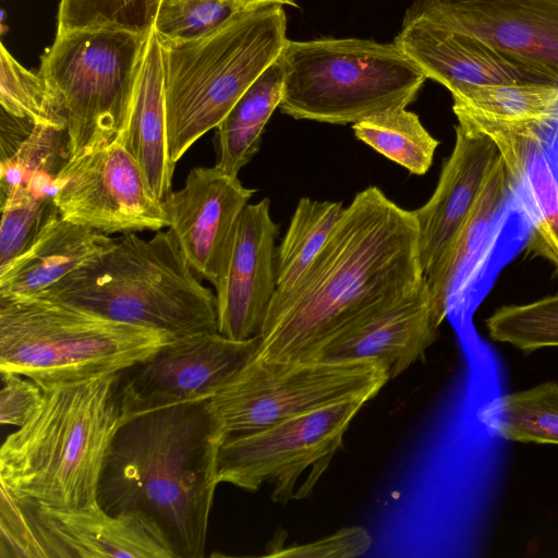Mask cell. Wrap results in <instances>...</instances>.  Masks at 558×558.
Returning <instances> with one entry per match:
<instances>
[{
    "label": "cell",
    "instance_id": "obj_1",
    "mask_svg": "<svg viewBox=\"0 0 558 558\" xmlns=\"http://www.w3.org/2000/svg\"><path fill=\"white\" fill-rule=\"evenodd\" d=\"M425 284L418 227L377 186L359 192L322 251L288 290L276 291L255 357L310 361L331 336Z\"/></svg>",
    "mask_w": 558,
    "mask_h": 558
},
{
    "label": "cell",
    "instance_id": "obj_2",
    "mask_svg": "<svg viewBox=\"0 0 558 558\" xmlns=\"http://www.w3.org/2000/svg\"><path fill=\"white\" fill-rule=\"evenodd\" d=\"M225 438L209 399L124 421L104 463L99 506L153 519L177 558L204 557Z\"/></svg>",
    "mask_w": 558,
    "mask_h": 558
},
{
    "label": "cell",
    "instance_id": "obj_3",
    "mask_svg": "<svg viewBox=\"0 0 558 558\" xmlns=\"http://www.w3.org/2000/svg\"><path fill=\"white\" fill-rule=\"evenodd\" d=\"M120 375L44 390L39 405L0 450V485L57 508L97 502L112 439L123 423Z\"/></svg>",
    "mask_w": 558,
    "mask_h": 558
},
{
    "label": "cell",
    "instance_id": "obj_4",
    "mask_svg": "<svg viewBox=\"0 0 558 558\" xmlns=\"http://www.w3.org/2000/svg\"><path fill=\"white\" fill-rule=\"evenodd\" d=\"M195 275L169 229L149 240L130 232L33 298L68 302L174 337L218 331L216 294Z\"/></svg>",
    "mask_w": 558,
    "mask_h": 558
},
{
    "label": "cell",
    "instance_id": "obj_5",
    "mask_svg": "<svg viewBox=\"0 0 558 558\" xmlns=\"http://www.w3.org/2000/svg\"><path fill=\"white\" fill-rule=\"evenodd\" d=\"M286 31V12L272 3L240 10L197 39L160 41L167 144L173 167L279 58L288 40Z\"/></svg>",
    "mask_w": 558,
    "mask_h": 558
},
{
    "label": "cell",
    "instance_id": "obj_6",
    "mask_svg": "<svg viewBox=\"0 0 558 558\" xmlns=\"http://www.w3.org/2000/svg\"><path fill=\"white\" fill-rule=\"evenodd\" d=\"M174 338L59 300L0 299V371L44 390L121 373Z\"/></svg>",
    "mask_w": 558,
    "mask_h": 558
},
{
    "label": "cell",
    "instance_id": "obj_7",
    "mask_svg": "<svg viewBox=\"0 0 558 558\" xmlns=\"http://www.w3.org/2000/svg\"><path fill=\"white\" fill-rule=\"evenodd\" d=\"M277 60L283 73L280 111L337 125L408 107L427 80L395 43L373 39H288Z\"/></svg>",
    "mask_w": 558,
    "mask_h": 558
},
{
    "label": "cell",
    "instance_id": "obj_8",
    "mask_svg": "<svg viewBox=\"0 0 558 558\" xmlns=\"http://www.w3.org/2000/svg\"><path fill=\"white\" fill-rule=\"evenodd\" d=\"M148 37L111 28L80 29L57 35L41 57L38 74L65 121L69 159L122 134Z\"/></svg>",
    "mask_w": 558,
    "mask_h": 558
},
{
    "label": "cell",
    "instance_id": "obj_9",
    "mask_svg": "<svg viewBox=\"0 0 558 558\" xmlns=\"http://www.w3.org/2000/svg\"><path fill=\"white\" fill-rule=\"evenodd\" d=\"M389 380L372 360L281 362L253 355L209 403L227 437L342 401L368 402Z\"/></svg>",
    "mask_w": 558,
    "mask_h": 558
},
{
    "label": "cell",
    "instance_id": "obj_10",
    "mask_svg": "<svg viewBox=\"0 0 558 558\" xmlns=\"http://www.w3.org/2000/svg\"><path fill=\"white\" fill-rule=\"evenodd\" d=\"M0 533L1 558H177L161 529L144 514H110L98 501L51 507L3 486Z\"/></svg>",
    "mask_w": 558,
    "mask_h": 558
},
{
    "label": "cell",
    "instance_id": "obj_11",
    "mask_svg": "<svg viewBox=\"0 0 558 558\" xmlns=\"http://www.w3.org/2000/svg\"><path fill=\"white\" fill-rule=\"evenodd\" d=\"M366 403L342 401L257 430L227 436L218 453L219 484L253 493L268 483L274 486V501L294 499L301 475L311 471L316 481L319 478Z\"/></svg>",
    "mask_w": 558,
    "mask_h": 558
},
{
    "label": "cell",
    "instance_id": "obj_12",
    "mask_svg": "<svg viewBox=\"0 0 558 558\" xmlns=\"http://www.w3.org/2000/svg\"><path fill=\"white\" fill-rule=\"evenodd\" d=\"M54 204L65 220L107 235L168 227L162 199L116 140L66 161L57 177Z\"/></svg>",
    "mask_w": 558,
    "mask_h": 558
},
{
    "label": "cell",
    "instance_id": "obj_13",
    "mask_svg": "<svg viewBox=\"0 0 558 558\" xmlns=\"http://www.w3.org/2000/svg\"><path fill=\"white\" fill-rule=\"evenodd\" d=\"M259 337L230 339L218 331L177 337L121 372L123 422L155 410L211 398L252 359Z\"/></svg>",
    "mask_w": 558,
    "mask_h": 558
},
{
    "label": "cell",
    "instance_id": "obj_14",
    "mask_svg": "<svg viewBox=\"0 0 558 558\" xmlns=\"http://www.w3.org/2000/svg\"><path fill=\"white\" fill-rule=\"evenodd\" d=\"M254 189L216 166L195 167L184 185L171 191L162 206L180 250L189 265L215 291L223 282L236 230Z\"/></svg>",
    "mask_w": 558,
    "mask_h": 558
},
{
    "label": "cell",
    "instance_id": "obj_15",
    "mask_svg": "<svg viewBox=\"0 0 558 558\" xmlns=\"http://www.w3.org/2000/svg\"><path fill=\"white\" fill-rule=\"evenodd\" d=\"M463 130L488 137L515 183H522L542 136L558 120V84L517 82L471 85L450 93Z\"/></svg>",
    "mask_w": 558,
    "mask_h": 558
},
{
    "label": "cell",
    "instance_id": "obj_16",
    "mask_svg": "<svg viewBox=\"0 0 558 558\" xmlns=\"http://www.w3.org/2000/svg\"><path fill=\"white\" fill-rule=\"evenodd\" d=\"M412 8L558 83V0H416Z\"/></svg>",
    "mask_w": 558,
    "mask_h": 558
},
{
    "label": "cell",
    "instance_id": "obj_17",
    "mask_svg": "<svg viewBox=\"0 0 558 558\" xmlns=\"http://www.w3.org/2000/svg\"><path fill=\"white\" fill-rule=\"evenodd\" d=\"M400 50L450 93L465 86L517 83H556L538 70L513 60L469 34L447 27L410 8L395 39Z\"/></svg>",
    "mask_w": 558,
    "mask_h": 558
},
{
    "label": "cell",
    "instance_id": "obj_18",
    "mask_svg": "<svg viewBox=\"0 0 558 558\" xmlns=\"http://www.w3.org/2000/svg\"><path fill=\"white\" fill-rule=\"evenodd\" d=\"M278 233L268 198L245 207L226 278L216 290L219 333L234 340L259 335L277 290Z\"/></svg>",
    "mask_w": 558,
    "mask_h": 558
},
{
    "label": "cell",
    "instance_id": "obj_19",
    "mask_svg": "<svg viewBox=\"0 0 558 558\" xmlns=\"http://www.w3.org/2000/svg\"><path fill=\"white\" fill-rule=\"evenodd\" d=\"M440 325L425 282L403 301L372 312L331 336L312 360H372L392 379L425 357L439 336Z\"/></svg>",
    "mask_w": 558,
    "mask_h": 558
},
{
    "label": "cell",
    "instance_id": "obj_20",
    "mask_svg": "<svg viewBox=\"0 0 558 558\" xmlns=\"http://www.w3.org/2000/svg\"><path fill=\"white\" fill-rule=\"evenodd\" d=\"M454 131V146L444 161L434 193L413 210L424 277L450 245L501 157L488 137L470 133L458 124Z\"/></svg>",
    "mask_w": 558,
    "mask_h": 558
},
{
    "label": "cell",
    "instance_id": "obj_21",
    "mask_svg": "<svg viewBox=\"0 0 558 558\" xmlns=\"http://www.w3.org/2000/svg\"><path fill=\"white\" fill-rule=\"evenodd\" d=\"M116 241L58 214L21 254L0 268V299L37 296L109 251Z\"/></svg>",
    "mask_w": 558,
    "mask_h": 558
},
{
    "label": "cell",
    "instance_id": "obj_22",
    "mask_svg": "<svg viewBox=\"0 0 558 558\" xmlns=\"http://www.w3.org/2000/svg\"><path fill=\"white\" fill-rule=\"evenodd\" d=\"M138 163L150 190L163 199L171 192L174 168L168 154L165 69L161 43L149 34L125 129L116 140Z\"/></svg>",
    "mask_w": 558,
    "mask_h": 558
},
{
    "label": "cell",
    "instance_id": "obj_23",
    "mask_svg": "<svg viewBox=\"0 0 558 558\" xmlns=\"http://www.w3.org/2000/svg\"><path fill=\"white\" fill-rule=\"evenodd\" d=\"M515 186L500 157L450 245L425 276L433 310L441 324L450 312L466 266L480 251Z\"/></svg>",
    "mask_w": 558,
    "mask_h": 558
},
{
    "label": "cell",
    "instance_id": "obj_24",
    "mask_svg": "<svg viewBox=\"0 0 558 558\" xmlns=\"http://www.w3.org/2000/svg\"><path fill=\"white\" fill-rule=\"evenodd\" d=\"M283 96V73L276 60L245 90L216 128L215 166L238 177L258 153L262 135Z\"/></svg>",
    "mask_w": 558,
    "mask_h": 558
},
{
    "label": "cell",
    "instance_id": "obj_25",
    "mask_svg": "<svg viewBox=\"0 0 558 558\" xmlns=\"http://www.w3.org/2000/svg\"><path fill=\"white\" fill-rule=\"evenodd\" d=\"M477 418L506 440L558 445V383L494 398L478 409Z\"/></svg>",
    "mask_w": 558,
    "mask_h": 558
},
{
    "label": "cell",
    "instance_id": "obj_26",
    "mask_svg": "<svg viewBox=\"0 0 558 558\" xmlns=\"http://www.w3.org/2000/svg\"><path fill=\"white\" fill-rule=\"evenodd\" d=\"M66 129L34 124L0 158V199L16 192L54 194L57 177L69 160Z\"/></svg>",
    "mask_w": 558,
    "mask_h": 558
},
{
    "label": "cell",
    "instance_id": "obj_27",
    "mask_svg": "<svg viewBox=\"0 0 558 558\" xmlns=\"http://www.w3.org/2000/svg\"><path fill=\"white\" fill-rule=\"evenodd\" d=\"M354 136L410 173L425 174L439 145L407 107L386 109L352 124Z\"/></svg>",
    "mask_w": 558,
    "mask_h": 558
},
{
    "label": "cell",
    "instance_id": "obj_28",
    "mask_svg": "<svg viewBox=\"0 0 558 558\" xmlns=\"http://www.w3.org/2000/svg\"><path fill=\"white\" fill-rule=\"evenodd\" d=\"M341 202L299 199L276 252L277 290L290 289L324 247L342 211Z\"/></svg>",
    "mask_w": 558,
    "mask_h": 558
},
{
    "label": "cell",
    "instance_id": "obj_29",
    "mask_svg": "<svg viewBox=\"0 0 558 558\" xmlns=\"http://www.w3.org/2000/svg\"><path fill=\"white\" fill-rule=\"evenodd\" d=\"M485 325L493 341L508 343L524 353L558 347V294L501 306Z\"/></svg>",
    "mask_w": 558,
    "mask_h": 558
},
{
    "label": "cell",
    "instance_id": "obj_30",
    "mask_svg": "<svg viewBox=\"0 0 558 558\" xmlns=\"http://www.w3.org/2000/svg\"><path fill=\"white\" fill-rule=\"evenodd\" d=\"M161 0H61L57 35L111 28L149 35Z\"/></svg>",
    "mask_w": 558,
    "mask_h": 558
},
{
    "label": "cell",
    "instance_id": "obj_31",
    "mask_svg": "<svg viewBox=\"0 0 558 558\" xmlns=\"http://www.w3.org/2000/svg\"><path fill=\"white\" fill-rule=\"evenodd\" d=\"M521 184L533 214L527 250L558 271V178L542 148L531 159Z\"/></svg>",
    "mask_w": 558,
    "mask_h": 558
},
{
    "label": "cell",
    "instance_id": "obj_32",
    "mask_svg": "<svg viewBox=\"0 0 558 558\" xmlns=\"http://www.w3.org/2000/svg\"><path fill=\"white\" fill-rule=\"evenodd\" d=\"M0 60L1 109L36 124L66 129L65 121L40 75L21 65L2 44Z\"/></svg>",
    "mask_w": 558,
    "mask_h": 558
},
{
    "label": "cell",
    "instance_id": "obj_33",
    "mask_svg": "<svg viewBox=\"0 0 558 558\" xmlns=\"http://www.w3.org/2000/svg\"><path fill=\"white\" fill-rule=\"evenodd\" d=\"M238 11L235 0H161L153 29L162 44L191 41Z\"/></svg>",
    "mask_w": 558,
    "mask_h": 558
},
{
    "label": "cell",
    "instance_id": "obj_34",
    "mask_svg": "<svg viewBox=\"0 0 558 558\" xmlns=\"http://www.w3.org/2000/svg\"><path fill=\"white\" fill-rule=\"evenodd\" d=\"M372 546V536L361 526L343 527L318 541L288 547L271 544L267 557L351 558L364 555Z\"/></svg>",
    "mask_w": 558,
    "mask_h": 558
},
{
    "label": "cell",
    "instance_id": "obj_35",
    "mask_svg": "<svg viewBox=\"0 0 558 558\" xmlns=\"http://www.w3.org/2000/svg\"><path fill=\"white\" fill-rule=\"evenodd\" d=\"M1 372L0 422L23 425L39 405L44 389L33 379L14 372Z\"/></svg>",
    "mask_w": 558,
    "mask_h": 558
},
{
    "label": "cell",
    "instance_id": "obj_36",
    "mask_svg": "<svg viewBox=\"0 0 558 558\" xmlns=\"http://www.w3.org/2000/svg\"><path fill=\"white\" fill-rule=\"evenodd\" d=\"M272 3L298 7L293 0H235V4L239 10H245L254 7Z\"/></svg>",
    "mask_w": 558,
    "mask_h": 558
}]
</instances>
